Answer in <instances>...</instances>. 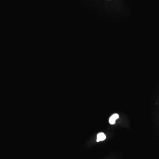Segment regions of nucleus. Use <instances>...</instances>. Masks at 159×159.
I'll return each mask as SVG.
<instances>
[{
	"instance_id": "2",
	"label": "nucleus",
	"mask_w": 159,
	"mask_h": 159,
	"mask_svg": "<svg viewBox=\"0 0 159 159\" xmlns=\"http://www.w3.org/2000/svg\"><path fill=\"white\" fill-rule=\"evenodd\" d=\"M106 138V136L105 134L103 133H100L97 134L96 141L98 142L100 141H103L105 140Z\"/></svg>"
},
{
	"instance_id": "1",
	"label": "nucleus",
	"mask_w": 159,
	"mask_h": 159,
	"mask_svg": "<svg viewBox=\"0 0 159 159\" xmlns=\"http://www.w3.org/2000/svg\"><path fill=\"white\" fill-rule=\"evenodd\" d=\"M119 118V115L118 114H114L111 116L109 119V122L112 125H113L115 123L116 119Z\"/></svg>"
}]
</instances>
